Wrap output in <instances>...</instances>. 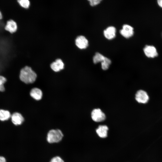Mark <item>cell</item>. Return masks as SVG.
Listing matches in <instances>:
<instances>
[{
  "instance_id": "1",
  "label": "cell",
  "mask_w": 162,
  "mask_h": 162,
  "mask_svg": "<svg viewBox=\"0 0 162 162\" xmlns=\"http://www.w3.org/2000/svg\"><path fill=\"white\" fill-rule=\"evenodd\" d=\"M37 76L35 72L28 66H26L21 69L19 76L20 80L26 84L33 83L35 81Z\"/></svg>"
},
{
  "instance_id": "2",
  "label": "cell",
  "mask_w": 162,
  "mask_h": 162,
  "mask_svg": "<svg viewBox=\"0 0 162 162\" xmlns=\"http://www.w3.org/2000/svg\"><path fill=\"white\" fill-rule=\"evenodd\" d=\"M63 134L59 129H52L49 131L47 137V141L50 143L60 142L63 137Z\"/></svg>"
},
{
  "instance_id": "3",
  "label": "cell",
  "mask_w": 162,
  "mask_h": 162,
  "mask_svg": "<svg viewBox=\"0 0 162 162\" xmlns=\"http://www.w3.org/2000/svg\"><path fill=\"white\" fill-rule=\"evenodd\" d=\"M91 117L94 121L97 122L103 121L106 118L105 114L100 109L93 110L91 112Z\"/></svg>"
},
{
  "instance_id": "4",
  "label": "cell",
  "mask_w": 162,
  "mask_h": 162,
  "mask_svg": "<svg viewBox=\"0 0 162 162\" xmlns=\"http://www.w3.org/2000/svg\"><path fill=\"white\" fill-rule=\"evenodd\" d=\"M18 28V25L16 22L10 19L6 21L4 27V29L9 33L13 34L17 31Z\"/></svg>"
},
{
  "instance_id": "5",
  "label": "cell",
  "mask_w": 162,
  "mask_h": 162,
  "mask_svg": "<svg viewBox=\"0 0 162 162\" xmlns=\"http://www.w3.org/2000/svg\"><path fill=\"white\" fill-rule=\"evenodd\" d=\"M135 99L139 103L145 104L149 100V97L147 93L143 90H139L136 93Z\"/></svg>"
},
{
  "instance_id": "6",
  "label": "cell",
  "mask_w": 162,
  "mask_h": 162,
  "mask_svg": "<svg viewBox=\"0 0 162 162\" xmlns=\"http://www.w3.org/2000/svg\"><path fill=\"white\" fill-rule=\"evenodd\" d=\"M121 34L126 38H129L134 34V28L131 26L127 25H124L122 29L120 31Z\"/></svg>"
},
{
  "instance_id": "7",
  "label": "cell",
  "mask_w": 162,
  "mask_h": 162,
  "mask_svg": "<svg viewBox=\"0 0 162 162\" xmlns=\"http://www.w3.org/2000/svg\"><path fill=\"white\" fill-rule=\"evenodd\" d=\"M75 44L79 48L81 49H84L88 46V41L84 36H79L76 39Z\"/></svg>"
},
{
  "instance_id": "8",
  "label": "cell",
  "mask_w": 162,
  "mask_h": 162,
  "mask_svg": "<svg viewBox=\"0 0 162 162\" xmlns=\"http://www.w3.org/2000/svg\"><path fill=\"white\" fill-rule=\"evenodd\" d=\"M145 55L149 58H154L157 56L158 54L155 48L152 46H146L143 49Z\"/></svg>"
},
{
  "instance_id": "9",
  "label": "cell",
  "mask_w": 162,
  "mask_h": 162,
  "mask_svg": "<svg viewBox=\"0 0 162 162\" xmlns=\"http://www.w3.org/2000/svg\"><path fill=\"white\" fill-rule=\"evenodd\" d=\"M64 63L60 59L58 58L52 62L50 64V67L54 71L57 72L64 68Z\"/></svg>"
},
{
  "instance_id": "10",
  "label": "cell",
  "mask_w": 162,
  "mask_h": 162,
  "mask_svg": "<svg viewBox=\"0 0 162 162\" xmlns=\"http://www.w3.org/2000/svg\"><path fill=\"white\" fill-rule=\"evenodd\" d=\"M116 29L114 27L109 26L104 30V36L108 39H112L116 36Z\"/></svg>"
},
{
  "instance_id": "11",
  "label": "cell",
  "mask_w": 162,
  "mask_h": 162,
  "mask_svg": "<svg viewBox=\"0 0 162 162\" xmlns=\"http://www.w3.org/2000/svg\"><path fill=\"white\" fill-rule=\"evenodd\" d=\"M11 121L14 124L16 125L21 124L24 121V118L20 113L16 112L11 116Z\"/></svg>"
},
{
  "instance_id": "12",
  "label": "cell",
  "mask_w": 162,
  "mask_h": 162,
  "mask_svg": "<svg viewBox=\"0 0 162 162\" xmlns=\"http://www.w3.org/2000/svg\"><path fill=\"white\" fill-rule=\"evenodd\" d=\"M42 94L41 90L37 88H33L30 92V95L31 97L37 100H40L42 98Z\"/></svg>"
},
{
  "instance_id": "13",
  "label": "cell",
  "mask_w": 162,
  "mask_h": 162,
  "mask_svg": "<svg viewBox=\"0 0 162 162\" xmlns=\"http://www.w3.org/2000/svg\"><path fill=\"white\" fill-rule=\"evenodd\" d=\"M108 128L106 125H100L96 130V132L99 136L104 138L107 137Z\"/></svg>"
},
{
  "instance_id": "14",
  "label": "cell",
  "mask_w": 162,
  "mask_h": 162,
  "mask_svg": "<svg viewBox=\"0 0 162 162\" xmlns=\"http://www.w3.org/2000/svg\"><path fill=\"white\" fill-rule=\"evenodd\" d=\"M11 117L10 112L4 110H0V120L4 121L8 119Z\"/></svg>"
},
{
  "instance_id": "15",
  "label": "cell",
  "mask_w": 162,
  "mask_h": 162,
  "mask_svg": "<svg viewBox=\"0 0 162 162\" xmlns=\"http://www.w3.org/2000/svg\"><path fill=\"white\" fill-rule=\"evenodd\" d=\"M105 57V56L97 52L93 57V62L94 64H97L99 62H102Z\"/></svg>"
},
{
  "instance_id": "16",
  "label": "cell",
  "mask_w": 162,
  "mask_h": 162,
  "mask_svg": "<svg viewBox=\"0 0 162 162\" xmlns=\"http://www.w3.org/2000/svg\"><path fill=\"white\" fill-rule=\"evenodd\" d=\"M111 63V60L109 58L105 57L104 59L101 62L102 68L104 70H107L109 68Z\"/></svg>"
},
{
  "instance_id": "17",
  "label": "cell",
  "mask_w": 162,
  "mask_h": 162,
  "mask_svg": "<svg viewBox=\"0 0 162 162\" xmlns=\"http://www.w3.org/2000/svg\"><path fill=\"white\" fill-rule=\"evenodd\" d=\"M17 2L20 6L25 8H28L30 4V2L28 0H18Z\"/></svg>"
},
{
  "instance_id": "18",
  "label": "cell",
  "mask_w": 162,
  "mask_h": 162,
  "mask_svg": "<svg viewBox=\"0 0 162 162\" xmlns=\"http://www.w3.org/2000/svg\"><path fill=\"white\" fill-rule=\"evenodd\" d=\"M6 81V79L4 76H0V91L3 92L5 90L4 84Z\"/></svg>"
},
{
  "instance_id": "19",
  "label": "cell",
  "mask_w": 162,
  "mask_h": 162,
  "mask_svg": "<svg viewBox=\"0 0 162 162\" xmlns=\"http://www.w3.org/2000/svg\"><path fill=\"white\" fill-rule=\"evenodd\" d=\"M50 162H64L59 157L56 156L52 158Z\"/></svg>"
},
{
  "instance_id": "20",
  "label": "cell",
  "mask_w": 162,
  "mask_h": 162,
  "mask_svg": "<svg viewBox=\"0 0 162 162\" xmlns=\"http://www.w3.org/2000/svg\"><path fill=\"white\" fill-rule=\"evenodd\" d=\"M88 1L89 2L90 5L92 6H93L99 4L101 0H89Z\"/></svg>"
},
{
  "instance_id": "21",
  "label": "cell",
  "mask_w": 162,
  "mask_h": 162,
  "mask_svg": "<svg viewBox=\"0 0 162 162\" xmlns=\"http://www.w3.org/2000/svg\"><path fill=\"white\" fill-rule=\"evenodd\" d=\"M0 162H6L5 158L4 157L0 156Z\"/></svg>"
},
{
  "instance_id": "22",
  "label": "cell",
  "mask_w": 162,
  "mask_h": 162,
  "mask_svg": "<svg viewBox=\"0 0 162 162\" xmlns=\"http://www.w3.org/2000/svg\"><path fill=\"white\" fill-rule=\"evenodd\" d=\"M158 3L159 5L162 8V0H158Z\"/></svg>"
},
{
  "instance_id": "23",
  "label": "cell",
  "mask_w": 162,
  "mask_h": 162,
  "mask_svg": "<svg viewBox=\"0 0 162 162\" xmlns=\"http://www.w3.org/2000/svg\"><path fill=\"white\" fill-rule=\"evenodd\" d=\"M3 18L2 14L0 10V20H2Z\"/></svg>"
}]
</instances>
